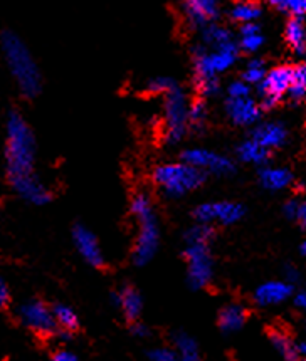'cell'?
<instances>
[{"label":"cell","mask_w":306,"mask_h":361,"mask_svg":"<svg viewBox=\"0 0 306 361\" xmlns=\"http://www.w3.org/2000/svg\"><path fill=\"white\" fill-rule=\"evenodd\" d=\"M261 185L271 192L285 190L293 182V175L286 169H276V166H266L259 171Z\"/></svg>","instance_id":"obj_18"},{"label":"cell","mask_w":306,"mask_h":361,"mask_svg":"<svg viewBox=\"0 0 306 361\" xmlns=\"http://www.w3.org/2000/svg\"><path fill=\"white\" fill-rule=\"evenodd\" d=\"M73 242L76 245L78 252L81 257L93 267H101L105 264L103 252H101L100 244H98V239L95 234L90 231V228L76 226L73 231Z\"/></svg>","instance_id":"obj_13"},{"label":"cell","mask_w":306,"mask_h":361,"mask_svg":"<svg viewBox=\"0 0 306 361\" xmlns=\"http://www.w3.org/2000/svg\"><path fill=\"white\" fill-rule=\"evenodd\" d=\"M52 361H78V356L71 353V351L59 350L54 356H52Z\"/></svg>","instance_id":"obj_38"},{"label":"cell","mask_w":306,"mask_h":361,"mask_svg":"<svg viewBox=\"0 0 306 361\" xmlns=\"http://www.w3.org/2000/svg\"><path fill=\"white\" fill-rule=\"evenodd\" d=\"M201 32H202V46L207 47V49H214V47L224 46V44L234 41L233 34H230L225 27H223V25L216 24V22L214 24L206 25V27L201 29Z\"/></svg>","instance_id":"obj_21"},{"label":"cell","mask_w":306,"mask_h":361,"mask_svg":"<svg viewBox=\"0 0 306 361\" xmlns=\"http://www.w3.org/2000/svg\"><path fill=\"white\" fill-rule=\"evenodd\" d=\"M0 47L2 54L6 57L12 78L19 86L20 92L28 98H34L41 91V71H39L37 63L30 54L29 47L25 42L14 32H6L0 37Z\"/></svg>","instance_id":"obj_2"},{"label":"cell","mask_w":306,"mask_h":361,"mask_svg":"<svg viewBox=\"0 0 306 361\" xmlns=\"http://www.w3.org/2000/svg\"><path fill=\"white\" fill-rule=\"evenodd\" d=\"M266 76V69H264V64L261 59H251L249 63H247L246 69H244L242 73V81L246 82V85H259L261 81H263Z\"/></svg>","instance_id":"obj_28"},{"label":"cell","mask_w":306,"mask_h":361,"mask_svg":"<svg viewBox=\"0 0 306 361\" xmlns=\"http://www.w3.org/2000/svg\"><path fill=\"white\" fill-rule=\"evenodd\" d=\"M131 214L139 224L135 247H133V261L136 266H145L155 257L160 244V227L155 215L153 204L146 193H136L131 200Z\"/></svg>","instance_id":"obj_3"},{"label":"cell","mask_w":306,"mask_h":361,"mask_svg":"<svg viewBox=\"0 0 306 361\" xmlns=\"http://www.w3.org/2000/svg\"><path fill=\"white\" fill-rule=\"evenodd\" d=\"M189 108L187 94L179 85L163 94V136L167 143H180L187 135L190 128Z\"/></svg>","instance_id":"obj_5"},{"label":"cell","mask_w":306,"mask_h":361,"mask_svg":"<svg viewBox=\"0 0 306 361\" xmlns=\"http://www.w3.org/2000/svg\"><path fill=\"white\" fill-rule=\"evenodd\" d=\"M131 333L135 334V336H139V338H146L148 336V329L145 328L143 324H133V328H131Z\"/></svg>","instance_id":"obj_41"},{"label":"cell","mask_w":306,"mask_h":361,"mask_svg":"<svg viewBox=\"0 0 306 361\" xmlns=\"http://www.w3.org/2000/svg\"><path fill=\"white\" fill-rule=\"evenodd\" d=\"M285 37L288 46L291 47L296 54L303 56L306 52V27L305 22L301 20V17H291V20H288L286 29H285Z\"/></svg>","instance_id":"obj_19"},{"label":"cell","mask_w":306,"mask_h":361,"mask_svg":"<svg viewBox=\"0 0 306 361\" xmlns=\"http://www.w3.org/2000/svg\"><path fill=\"white\" fill-rule=\"evenodd\" d=\"M261 27L258 25V22H249V24H242L241 25V36H251V34H259Z\"/></svg>","instance_id":"obj_37"},{"label":"cell","mask_w":306,"mask_h":361,"mask_svg":"<svg viewBox=\"0 0 306 361\" xmlns=\"http://www.w3.org/2000/svg\"><path fill=\"white\" fill-rule=\"evenodd\" d=\"M150 361H177L175 350H170V348H157V350H152L148 353Z\"/></svg>","instance_id":"obj_34"},{"label":"cell","mask_w":306,"mask_h":361,"mask_svg":"<svg viewBox=\"0 0 306 361\" xmlns=\"http://www.w3.org/2000/svg\"><path fill=\"white\" fill-rule=\"evenodd\" d=\"M249 92H251V87L244 81H233L228 87V94L230 99L249 98Z\"/></svg>","instance_id":"obj_33"},{"label":"cell","mask_w":306,"mask_h":361,"mask_svg":"<svg viewBox=\"0 0 306 361\" xmlns=\"http://www.w3.org/2000/svg\"><path fill=\"white\" fill-rule=\"evenodd\" d=\"M300 202H296V200H290V202H286L285 204V215L286 217H290V219H296L298 217V212H300Z\"/></svg>","instance_id":"obj_36"},{"label":"cell","mask_w":306,"mask_h":361,"mask_svg":"<svg viewBox=\"0 0 306 361\" xmlns=\"http://www.w3.org/2000/svg\"><path fill=\"white\" fill-rule=\"evenodd\" d=\"M206 180V173L187 163H163L153 171V182L170 199H180L199 188Z\"/></svg>","instance_id":"obj_4"},{"label":"cell","mask_w":306,"mask_h":361,"mask_svg":"<svg viewBox=\"0 0 306 361\" xmlns=\"http://www.w3.org/2000/svg\"><path fill=\"white\" fill-rule=\"evenodd\" d=\"M225 113L228 118L234 125L237 126H251L259 120L261 116V106L251 98H237V99H228L225 103Z\"/></svg>","instance_id":"obj_14"},{"label":"cell","mask_w":306,"mask_h":361,"mask_svg":"<svg viewBox=\"0 0 306 361\" xmlns=\"http://www.w3.org/2000/svg\"><path fill=\"white\" fill-rule=\"evenodd\" d=\"M264 37L259 34H251V36H241V42H239V47L246 52H258L263 46Z\"/></svg>","instance_id":"obj_32"},{"label":"cell","mask_w":306,"mask_h":361,"mask_svg":"<svg viewBox=\"0 0 306 361\" xmlns=\"http://www.w3.org/2000/svg\"><path fill=\"white\" fill-rule=\"evenodd\" d=\"M288 12L295 17L306 14V0H288Z\"/></svg>","instance_id":"obj_35"},{"label":"cell","mask_w":306,"mask_h":361,"mask_svg":"<svg viewBox=\"0 0 306 361\" xmlns=\"http://www.w3.org/2000/svg\"><path fill=\"white\" fill-rule=\"evenodd\" d=\"M252 140L266 149L279 148L286 143L288 131L281 123H264L252 131Z\"/></svg>","instance_id":"obj_16"},{"label":"cell","mask_w":306,"mask_h":361,"mask_svg":"<svg viewBox=\"0 0 306 361\" xmlns=\"http://www.w3.org/2000/svg\"><path fill=\"white\" fill-rule=\"evenodd\" d=\"M288 94L295 101H303L306 98V63H301L293 69V79Z\"/></svg>","instance_id":"obj_25"},{"label":"cell","mask_w":306,"mask_h":361,"mask_svg":"<svg viewBox=\"0 0 306 361\" xmlns=\"http://www.w3.org/2000/svg\"><path fill=\"white\" fill-rule=\"evenodd\" d=\"M35 153H37V145L33 130L20 114L12 113L7 120L6 142L8 180L12 188L25 202L44 205L51 200V193L34 171Z\"/></svg>","instance_id":"obj_1"},{"label":"cell","mask_w":306,"mask_h":361,"mask_svg":"<svg viewBox=\"0 0 306 361\" xmlns=\"http://www.w3.org/2000/svg\"><path fill=\"white\" fill-rule=\"evenodd\" d=\"M175 355L177 361H202L199 346L189 334H177L175 338Z\"/></svg>","instance_id":"obj_24"},{"label":"cell","mask_w":306,"mask_h":361,"mask_svg":"<svg viewBox=\"0 0 306 361\" xmlns=\"http://www.w3.org/2000/svg\"><path fill=\"white\" fill-rule=\"evenodd\" d=\"M300 250H301V254H303V255H306V240L303 242V244H301V247H300Z\"/></svg>","instance_id":"obj_46"},{"label":"cell","mask_w":306,"mask_h":361,"mask_svg":"<svg viewBox=\"0 0 306 361\" xmlns=\"http://www.w3.org/2000/svg\"><path fill=\"white\" fill-rule=\"evenodd\" d=\"M113 301L114 305L123 311L125 318L130 321H135L139 318L141 312V306H143L139 290L133 288H123L122 290H118L113 296Z\"/></svg>","instance_id":"obj_17"},{"label":"cell","mask_w":306,"mask_h":361,"mask_svg":"<svg viewBox=\"0 0 306 361\" xmlns=\"http://www.w3.org/2000/svg\"><path fill=\"white\" fill-rule=\"evenodd\" d=\"M271 341H273V346L274 350L278 351L279 355L283 356V360L286 361H298V348L295 346V343H293L290 338L286 336V334L283 333H273L271 334Z\"/></svg>","instance_id":"obj_26"},{"label":"cell","mask_w":306,"mask_h":361,"mask_svg":"<svg viewBox=\"0 0 306 361\" xmlns=\"http://www.w3.org/2000/svg\"><path fill=\"white\" fill-rule=\"evenodd\" d=\"M19 319L25 328L33 329L34 333L49 334L57 328L52 310L44 305L42 301H28L19 307Z\"/></svg>","instance_id":"obj_11"},{"label":"cell","mask_w":306,"mask_h":361,"mask_svg":"<svg viewBox=\"0 0 306 361\" xmlns=\"http://www.w3.org/2000/svg\"><path fill=\"white\" fill-rule=\"evenodd\" d=\"M268 2L271 4L274 8H278V11L288 12V0H268Z\"/></svg>","instance_id":"obj_42"},{"label":"cell","mask_w":306,"mask_h":361,"mask_svg":"<svg viewBox=\"0 0 306 361\" xmlns=\"http://www.w3.org/2000/svg\"><path fill=\"white\" fill-rule=\"evenodd\" d=\"M301 361H306V358H305V360H301Z\"/></svg>","instance_id":"obj_47"},{"label":"cell","mask_w":306,"mask_h":361,"mask_svg":"<svg viewBox=\"0 0 306 361\" xmlns=\"http://www.w3.org/2000/svg\"><path fill=\"white\" fill-rule=\"evenodd\" d=\"M184 14L194 29H204L214 24L219 17V0H182Z\"/></svg>","instance_id":"obj_12"},{"label":"cell","mask_w":306,"mask_h":361,"mask_svg":"<svg viewBox=\"0 0 306 361\" xmlns=\"http://www.w3.org/2000/svg\"><path fill=\"white\" fill-rule=\"evenodd\" d=\"M177 86V82L174 81L172 78H167V76H157V78H152L148 82H146L145 90L153 92V94H167L168 91L174 90Z\"/></svg>","instance_id":"obj_30"},{"label":"cell","mask_w":306,"mask_h":361,"mask_svg":"<svg viewBox=\"0 0 306 361\" xmlns=\"http://www.w3.org/2000/svg\"><path fill=\"white\" fill-rule=\"evenodd\" d=\"M301 222V226L305 227L306 231V204H301L300 205V212H298V217H296Z\"/></svg>","instance_id":"obj_44"},{"label":"cell","mask_w":306,"mask_h":361,"mask_svg":"<svg viewBox=\"0 0 306 361\" xmlns=\"http://www.w3.org/2000/svg\"><path fill=\"white\" fill-rule=\"evenodd\" d=\"M230 19L239 24H249V22H256L261 17V7L259 4L252 2V0H242V2L234 4L229 11Z\"/></svg>","instance_id":"obj_22"},{"label":"cell","mask_w":306,"mask_h":361,"mask_svg":"<svg viewBox=\"0 0 306 361\" xmlns=\"http://www.w3.org/2000/svg\"><path fill=\"white\" fill-rule=\"evenodd\" d=\"M194 217L199 224H223L230 226L244 217V207L236 202H206L194 210Z\"/></svg>","instance_id":"obj_10"},{"label":"cell","mask_w":306,"mask_h":361,"mask_svg":"<svg viewBox=\"0 0 306 361\" xmlns=\"http://www.w3.org/2000/svg\"><path fill=\"white\" fill-rule=\"evenodd\" d=\"M7 301H8V288H7L6 281L0 277V310L7 305Z\"/></svg>","instance_id":"obj_39"},{"label":"cell","mask_w":306,"mask_h":361,"mask_svg":"<svg viewBox=\"0 0 306 361\" xmlns=\"http://www.w3.org/2000/svg\"><path fill=\"white\" fill-rule=\"evenodd\" d=\"M239 56V47L234 41L224 46L207 49L197 47L194 56V71L195 81H206V79H219V74L229 71L236 64Z\"/></svg>","instance_id":"obj_6"},{"label":"cell","mask_w":306,"mask_h":361,"mask_svg":"<svg viewBox=\"0 0 306 361\" xmlns=\"http://www.w3.org/2000/svg\"><path fill=\"white\" fill-rule=\"evenodd\" d=\"M237 155L242 161L252 163V165H264L269 158V149L261 147L254 140H246V142L239 145Z\"/></svg>","instance_id":"obj_23"},{"label":"cell","mask_w":306,"mask_h":361,"mask_svg":"<svg viewBox=\"0 0 306 361\" xmlns=\"http://www.w3.org/2000/svg\"><path fill=\"white\" fill-rule=\"evenodd\" d=\"M214 237V231L207 224H197L190 227L185 234V242H199V244H209Z\"/></svg>","instance_id":"obj_29"},{"label":"cell","mask_w":306,"mask_h":361,"mask_svg":"<svg viewBox=\"0 0 306 361\" xmlns=\"http://www.w3.org/2000/svg\"><path fill=\"white\" fill-rule=\"evenodd\" d=\"M295 306L301 311H306V290H300L295 296Z\"/></svg>","instance_id":"obj_40"},{"label":"cell","mask_w":306,"mask_h":361,"mask_svg":"<svg viewBox=\"0 0 306 361\" xmlns=\"http://www.w3.org/2000/svg\"><path fill=\"white\" fill-rule=\"evenodd\" d=\"M52 314H54L56 326H59V328L64 329V331L69 333V331H74V329L78 328V324H79L78 316L69 306L57 305V306H54V310H52Z\"/></svg>","instance_id":"obj_27"},{"label":"cell","mask_w":306,"mask_h":361,"mask_svg":"<svg viewBox=\"0 0 306 361\" xmlns=\"http://www.w3.org/2000/svg\"><path fill=\"white\" fill-rule=\"evenodd\" d=\"M185 259H187V281L190 288H206L214 274V262H212L209 244L187 242Z\"/></svg>","instance_id":"obj_7"},{"label":"cell","mask_w":306,"mask_h":361,"mask_svg":"<svg viewBox=\"0 0 306 361\" xmlns=\"http://www.w3.org/2000/svg\"><path fill=\"white\" fill-rule=\"evenodd\" d=\"M298 353H301L306 358V341L301 343V345L298 346Z\"/></svg>","instance_id":"obj_45"},{"label":"cell","mask_w":306,"mask_h":361,"mask_svg":"<svg viewBox=\"0 0 306 361\" xmlns=\"http://www.w3.org/2000/svg\"><path fill=\"white\" fill-rule=\"evenodd\" d=\"M293 288L283 281H269L261 284L254 293V299L259 306H274L285 302L291 296Z\"/></svg>","instance_id":"obj_15"},{"label":"cell","mask_w":306,"mask_h":361,"mask_svg":"<svg viewBox=\"0 0 306 361\" xmlns=\"http://www.w3.org/2000/svg\"><path fill=\"white\" fill-rule=\"evenodd\" d=\"M293 69L288 66H278L266 73L263 81L259 82V94H261V106L264 109H271L279 103L283 96L288 94V90L291 86Z\"/></svg>","instance_id":"obj_8"},{"label":"cell","mask_w":306,"mask_h":361,"mask_svg":"<svg viewBox=\"0 0 306 361\" xmlns=\"http://www.w3.org/2000/svg\"><path fill=\"white\" fill-rule=\"evenodd\" d=\"M207 106L204 101H195L189 108V123L194 128H202L204 123L207 121Z\"/></svg>","instance_id":"obj_31"},{"label":"cell","mask_w":306,"mask_h":361,"mask_svg":"<svg viewBox=\"0 0 306 361\" xmlns=\"http://www.w3.org/2000/svg\"><path fill=\"white\" fill-rule=\"evenodd\" d=\"M246 323V311L239 305H228L219 312V326L224 333H236Z\"/></svg>","instance_id":"obj_20"},{"label":"cell","mask_w":306,"mask_h":361,"mask_svg":"<svg viewBox=\"0 0 306 361\" xmlns=\"http://www.w3.org/2000/svg\"><path fill=\"white\" fill-rule=\"evenodd\" d=\"M286 277H288V283H296V281H298V272H296L295 267H288Z\"/></svg>","instance_id":"obj_43"},{"label":"cell","mask_w":306,"mask_h":361,"mask_svg":"<svg viewBox=\"0 0 306 361\" xmlns=\"http://www.w3.org/2000/svg\"><path fill=\"white\" fill-rule=\"evenodd\" d=\"M182 161L194 169L201 170L202 173L229 175L234 171V161L230 158L219 155L207 148H189L182 153Z\"/></svg>","instance_id":"obj_9"}]
</instances>
